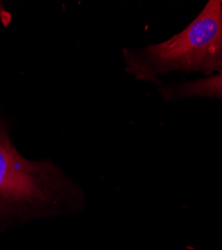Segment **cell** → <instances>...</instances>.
<instances>
[{
	"instance_id": "1",
	"label": "cell",
	"mask_w": 222,
	"mask_h": 250,
	"mask_svg": "<svg viewBox=\"0 0 222 250\" xmlns=\"http://www.w3.org/2000/svg\"><path fill=\"white\" fill-rule=\"evenodd\" d=\"M78 186L51 161H30L11 142L0 122V221L25 222L77 210Z\"/></svg>"
},
{
	"instance_id": "2",
	"label": "cell",
	"mask_w": 222,
	"mask_h": 250,
	"mask_svg": "<svg viewBox=\"0 0 222 250\" xmlns=\"http://www.w3.org/2000/svg\"><path fill=\"white\" fill-rule=\"evenodd\" d=\"M122 53L126 71L136 80L157 82L158 75L171 71L216 74L222 70L221 1L210 0L184 30L168 40Z\"/></svg>"
},
{
	"instance_id": "3",
	"label": "cell",
	"mask_w": 222,
	"mask_h": 250,
	"mask_svg": "<svg viewBox=\"0 0 222 250\" xmlns=\"http://www.w3.org/2000/svg\"><path fill=\"white\" fill-rule=\"evenodd\" d=\"M159 92L166 101L195 96L222 100V70L209 77L184 82L175 86H163Z\"/></svg>"
},
{
	"instance_id": "4",
	"label": "cell",
	"mask_w": 222,
	"mask_h": 250,
	"mask_svg": "<svg viewBox=\"0 0 222 250\" xmlns=\"http://www.w3.org/2000/svg\"><path fill=\"white\" fill-rule=\"evenodd\" d=\"M12 20V14L5 8L2 2H0V23L7 27Z\"/></svg>"
},
{
	"instance_id": "5",
	"label": "cell",
	"mask_w": 222,
	"mask_h": 250,
	"mask_svg": "<svg viewBox=\"0 0 222 250\" xmlns=\"http://www.w3.org/2000/svg\"><path fill=\"white\" fill-rule=\"evenodd\" d=\"M221 4H222V1H221Z\"/></svg>"
}]
</instances>
